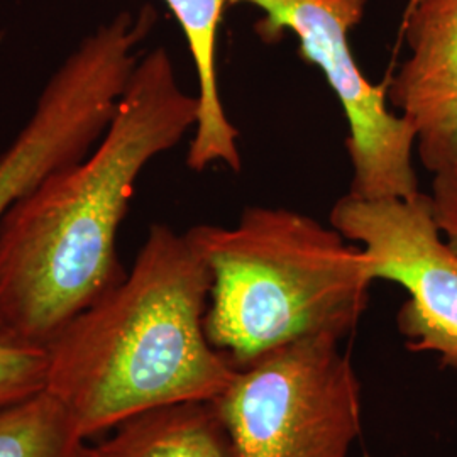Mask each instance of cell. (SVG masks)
I'll use <instances>...</instances> for the list:
<instances>
[{
	"instance_id": "obj_1",
	"label": "cell",
	"mask_w": 457,
	"mask_h": 457,
	"mask_svg": "<svg viewBox=\"0 0 457 457\" xmlns=\"http://www.w3.org/2000/svg\"><path fill=\"white\" fill-rule=\"evenodd\" d=\"M198 97L163 46L145 53L87 156L53 171L0 220V328L48 345L128 271L117 234L147 163L195 131Z\"/></svg>"
},
{
	"instance_id": "obj_2",
	"label": "cell",
	"mask_w": 457,
	"mask_h": 457,
	"mask_svg": "<svg viewBox=\"0 0 457 457\" xmlns=\"http://www.w3.org/2000/svg\"><path fill=\"white\" fill-rule=\"evenodd\" d=\"M212 278L188 232L153 224L126 278L46 345L83 441L149 410L217 400L237 368L205 334Z\"/></svg>"
},
{
	"instance_id": "obj_3",
	"label": "cell",
	"mask_w": 457,
	"mask_h": 457,
	"mask_svg": "<svg viewBox=\"0 0 457 457\" xmlns=\"http://www.w3.org/2000/svg\"><path fill=\"white\" fill-rule=\"evenodd\" d=\"M187 232L212 278L205 334L236 368L300 341H343L368 309L362 247L307 213L245 207L234 228Z\"/></svg>"
},
{
	"instance_id": "obj_4",
	"label": "cell",
	"mask_w": 457,
	"mask_h": 457,
	"mask_svg": "<svg viewBox=\"0 0 457 457\" xmlns=\"http://www.w3.org/2000/svg\"><path fill=\"white\" fill-rule=\"evenodd\" d=\"M341 341L315 337L237 368L215 403L237 457H349L362 427L360 378Z\"/></svg>"
},
{
	"instance_id": "obj_5",
	"label": "cell",
	"mask_w": 457,
	"mask_h": 457,
	"mask_svg": "<svg viewBox=\"0 0 457 457\" xmlns=\"http://www.w3.org/2000/svg\"><path fill=\"white\" fill-rule=\"evenodd\" d=\"M262 12L254 33L277 45L287 33L298 41L300 58L317 66L343 107L349 124L345 149L353 179L349 194L358 198H411L419 195L413 166L415 129L388 104V79L370 82L349 43L368 0H228Z\"/></svg>"
},
{
	"instance_id": "obj_6",
	"label": "cell",
	"mask_w": 457,
	"mask_h": 457,
	"mask_svg": "<svg viewBox=\"0 0 457 457\" xmlns=\"http://www.w3.org/2000/svg\"><path fill=\"white\" fill-rule=\"evenodd\" d=\"M330 226L362 247L373 279L398 283L409 300L398 312V328L411 351L436 353L457 370V253L432 217L430 196H341Z\"/></svg>"
},
{
	"instance_id": "obj_7",
	"label": "cell",
	"mask_w": 457,
	"mask_h": 457,
	"mask_svg": "<svg viewBox=\"0 0 457 457\" xmlns=\"http://www.w3.org/2000/svg\"><path fill=\"white\" fill-rule=\"evenodd\" d=\"M407 60L388 79V104L415 129L430 173L457 162V0H409Z\"/></svg>"
},
{
	"instance_id": "obj_8",
	"label": "cell",
	"mask_w": 457,
	"mask_h": 457,
	"mask_svg": "<svg viewBox=\"0 0 457 457\" xmlns=\"http://www.w3.org/2000/svg\"><path fill=\"white\" fill-rule=\"evenodd\" d=\"M75 457H237L215 400L149 410L82 441Z\"/></svg>"
},
{
	"instance_id": "obj_9",
	"label": "cell",
	"mask_w": 457,
	"mask_h": 457,
	"mask_svg": "<svg viewBox=\"0 0 457 457\" xmlns=\"http://www.w3.org/2000/svg\"><path fill=\"white\" fill-rule=\"evenodd\" d=\"M164 4L180 24L198 82V120L187 164L194 171H204L213 163L239 171L243 166L239 131L224 109L217 71V43L228 0H164Z\"/></svg>"
},
{
	"instance_id": "obj_10",
	"label": "cell",
	"mask_w": 457,
	"mask_h": 457,
	"mask_svg": "<svg viewBox=\"0 0 457 457\" xmlns=\"http://www.w3.org/2000/svg\"><path fill=\"white\" fill-rule=\"evenodd\" d=\"M82 436L48 392L0 410V457H75Z\"/></svg>"
},
{
	"instance_id": "obj_11",
	"label": "cell",
	"mask_w": 457,
	"mask_h": 457,
	"mask_svg": "<svg viewBox=\"0 0 457 457\" xmlns=\"http://www.w3.org/2000/svg\"><path fill=\"white\" fill-rule=\"evenodd\" d=\"M48 368L45 345L0 328V410L46 392Z\"/></svg>"
},
{
	"instance_id": "obj_12",
	"label": "cell",
	"mask_w": 457,
	"mask_h": 457,
	"mask_svg": "<svg viewBox=\"0 0 457 457\" xmlns=\"http://www.w3.org/2000/svg\"><path fill=\"white\" fill-rule=\"evenodd\" d=\"M428 196L436 226L457 253V162L434 173Z\"/></svg>"
}]
</instances>
